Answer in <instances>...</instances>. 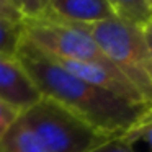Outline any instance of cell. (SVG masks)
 Here are the masks:
<instances>
[{
  "mask_svg": "<svg viewBox=\"0 0 152 152\" xmlns=\"http://www.w3.org/2000/svg\"><path fill=\"white\" fill-rule=\"evenodd\" d=\"M17 57L33 79L41 96L54 100L108 139L123 137L149 111V106L121 100L83 79L21 38Z\"/></svg>",
  "mask_w": 152,
  "mask_h": 152,
  "instance_id": "cell-1",
  "label": "cell"
},
{
  "mask_svg": "<svg viewBox=\"0 0 152 152\" xmlns=\"http://www.w3.org/2000/svg\"><path fill=\"white\" fill-rule=\"evenodd\" d=\"M82 26L152 108V54L142 28L119 18Z\"/></svg>",
  "mask_w": 152,
  "mask_h": 152,
  "instance_id": "cell-2",
  "label": "cell"
},
{
  "mask_svg": "<svg viewBox=\"0 0 152 152\" xmlns=\"http://www.w3.org/2000/svg\"><path fill=\"white\" fill-rule=\"evenodd\" d=\"M20 121L46 152H90L111 141L62 105L44 96L21 113Z\"/></svg>",
  "mask_w": 152,
  "mask_h": 152,
  "instance_id": "cell-3",
  "label": "cell"
},
{
  "mask_svg": "<svg viewBox=\"0 0 152 152\" xmlns=\"http://www.w3.org/2000/svg\"><path fill=\"white\" fill-rule=\"evenodd\" d=\"M23 36L44 54L54 59L113 66L98 44L79 23H67L49 15L25 17Z\"/></svg>",
  "mask_w": 152,
  "mask_h": 152,
  "instance_id": "cell-4",
  "label": "cell"
},
{
  "mask_svg": "<svg viewBox=\"0 0 152 152\" xmlns=\"http://www.w3.org/2000/svg\"><path fill=\"white\" fill-rule=\"evenodd\" d=\"M51 57V56H49ZM59 66H62L70 74L83 79L85 82L111 93L121 100H126L134 105H145L141 93L136 90V87L116 69L115 66H102V64H90V62H74V61H64V59H54Z\"/></svg>",
  "mask_w": 152,
  "mask_h": 152,
  "instance_id": "cell-5",
  "label": "cell"
},
{
  "mask_svg": "<svg viewBox=\"0 0 152 152\" xmlns=\"http://www.w3.org/2000/svg\"><path fill=\"white\" fill-rule=\"evenodd\" d=\"M41 98L39 90L20 59L0 54V100L21 115Z\"/></svg>",
  "mask_w": 152,
  "mask_h": 152,
  "instance_id": "cell-6",
  "label": "cell"
},
{
  "mask_svg": "<svg viewBox=\"0 0 152 152\" xmlns=\"http://www.w3.org/2000/svg\"><path fill=\"white\" fill-rule=\"evenodd\" d=\"M41 13L67 23L90 25L116 18L106 0H49Z\"/></svg>",
  "mask_w": 152,
  "mask_h": 152,
  "instance_id": "cell-7",
  "label": "cell"
},
{
  "mask_svg": "<svg viewBox=\"0 0 152 152\" xmlns=\"http://www.w3.org/2000/svg\"><path fill=\"white\" fill-rule=\"evenodd\" d=\"M116 18L144 28L152 20V5L149 0H106Z\"/></svg>",
  "mask_w": 152,
  "mask_h": 152,
  "instance_id": "cell-8",
  "label": "cell"
},
{
  "mask_svg": "<svg viewBox=\"0 0 152 152\" xmlns=\"http://www.w3.org/2000/svg\"><path fill=\"white\" fill-rule=\"evenodd\" d=\"M0 152H46L34 134L20 121L15 123L12 129L0 141Z\"/></svg>",
  "mask_w": 152,
  "mask_h": 152,
  "instance_id": "cell-9",
  "label": "cell"
},
{
  "mask_svg": "<svg viewBox=\"0 0 152 152\" xmlns=\"http://www.w3.org/2000/svg\"><path fill=\"white\" fill-rule=\"evenodd\" d=\"M21 38H23L21 23H12L0 18V54L17 56Z\"/></svg>",
  "mask_w": 152,
  "mask_h": 152,
  "instance_id": "cell-10",
  "label": "cell"
},
{
  "mask_svg": "<svg viewBox=\"0 0 152 152\" xmlns=\"http://www.w3.org/2000/svg\"><path fill=\"white\" fill-rule=\"evenodd\" d=\"M119 139H123V141L129 145H132L134 142L142 141V142H145L149 147H152V110H149L144 115V118Z\"/></svg>",
  "mask_w": 152,
  "mask_h": 152,
  "instance_id": "cell-11",
  "label": "cell"
},
{
  "mask_svg": "<svg viewBox=\"0 0 152 152\" xmlns=\"http://www.w3.org/2000/svg\"><path fill=\"white\" fill-rule=\"evenodd\" d=\"M18 118H20V113L0 100V141L12 129V126L18 121Z\"/></svg>",
  "mask_w": 152,
  "mask_h": 152,
  "instance_id": "cell-12",
  "label": "cell"
},
{
  "mask_svg": "<svg viewBox=\"0 0 152 152\" xmlns=\"http://www.w3.org/2000/svg\"><path fill=\"white\" fill-rule=\"evenodd\" d=\"M0 18L12 23H21L25 15L12 0H0Z\"/></svg>",
  "mask_w": 152,
  "mask_h": 152,
  "instance_id": "cell-13",
  "label": "cell"
},
{
  "mask_svg": "<svg viewBox=\"0 0 152 152\" xmlns=\"http://www.w3.org/2000/svg\"><path fill=\"white\" fill-rule=\"evenodd\" d=\"M90 152H134L132 151V145L126 144L123 139H111V141H106L105 144H102L100 147L93 149Z\"/></svg>",
  "mask_w": 152,
  "mask_h": 152,
  "instance_id": "cell-14",
  "label": "cell"
},
{
  "mask_svg": "<svg viewBox=\"0 0 152 152\" xmlns=\"http://www.w3.org/2000/svg\"><path fill=\"white\" fill-rule=\"evenodd\" d=\"M21 10H23L25 17H34V15L41 13L38 0H21Z\"/></svg>",
  "mask_w": 152,
  "mask_h": 152,
  "instance_id": "cell-15",
  "label": "cell"
},
{
  "mask_svg": "<svg viewBox=\"0 0 152 152\" xmlns=\"http://www.w3.org/2000/svg\"><path fill=\"white\" fill-rule=\"evenodd\" d=\"M142 31H144L145 41H147V44H149V49H151V54H152V20L149 21V23L145 25L144 28H142Z\"/></svg>",
  "mask_w": 152,
  "mask_h": 152,
  "instance_id": "cell-16",
  "label": "cell"
},
{
  "mask_svg": "<svg viewBox=\"0 0 152 152\" xmlns=\"http://www.w3.org/2000/svg\"><path fill=\"white\" fill-rule=\"evenodd\" d=\"M48 2H49V0H38V5H39V8H41V12L44 10V8L48 7Z\"/></svg>",
  "mask_w": 152,
  "mask_h": 152,
  "instance_id": "cell-17",
  "label": "cell"
},
{
  "mask_svg": "<svg viewBox=\"0 0 152 152\" xmlns=\"http://www.w3.org/2000/svg\"><path fill=\"white\" fill-rule=\"evenodd\" d=\"M12 2H13V4L17 5V7L20 8V10H21V0H12ZM21 12H23V10H21Z\"/></svg>",
  "mask_w": 152,
  "mask_h": 152,
  "instance_id": "cell-18",
  "label": "cell"
},
{
  "mask_svg": "<svg viewBox=\"0 0 152 152\" xmlns=\"http://www.w3.org/2000/svg\"><path fill=\"white\" fill-rule=\"evenodd\" d=\"M149 4H151V5H152V0H149Z\"/></svg>",
  "mask_w": 152,
  "mask_h": 152,
  "instance_id": "cell-19",
  "label": "cell"
}]
</instances>
